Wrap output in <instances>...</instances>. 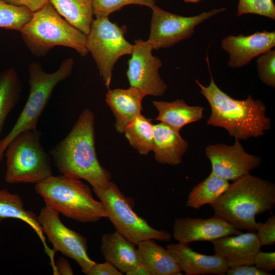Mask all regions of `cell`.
Masks as SVG:
<instances>
[{
  "label": "cell",
  "mask_w": 275,
  "mask_h": 275,
  "mask_svg": "<svg viewBox=\"0 0 275 275\" xmlns=\"http://www.w3.org/2000/svg\"><path fill=\"white\" fill-rule=\"evenodd\" d=\"M48 153L61 174L84 179L93 188H104L111 181V173L97 156L94 116L88 108L82 111L70 132Z\"/></svg>",
  "instance_id": "1"
},
{
  "label": "cell",
  "mask_w": 275,
  "mask_h": 275,
  "mask_svg": "<svg viewBox=\"0 0 275 275\" xmlns=\"http://www.w3.org/2000/svg\"><path fill=\"white\" fill-rule=\"evenodd\" d=\"M209 71L211 80L208 86L195 80L211 107L207 125L222 127L239 140L258 138L270 129L271 119L266 116L262 101L251 95L244 100L232 98L218 88Z\"/></svg>",
  "instance_id": "2"
},
{
  "label": "cell",
  "mask_w": 275,
  "mask_h": 275,
  "mask_svg": "<svg viewBox=\"0 0 275 275\" xmlns=\"http://www.w3.org/2000/svg\"><path fill=\"white\" fill-rule=\"evenodd\" d=\"M214 214L238 230L256 232V216L272 210L275 206L273 183L248 174L233 181L210 204Z\"/></svg>",
  "instance_id": "3"
},
{
  "label": "cell",
  "mask_w": 275,
  "mask_h": 275,
  "mask_svg": "<svg viewBox=\"0 0 275 275\" xmlns=\"http://www.w3.org/2000/svg\"><path fill=\"white\" fill-rule=\"evenodd\" d=\"M35 190L45 205L68 218L88 223L107 218L103 204L94 198L90 186L80 179L52 175L35 184Z\"/></svg>",
  "instance_id": "4"
},
{
  "label": "cell",
  "mask_w": 275,
  "mask_h": 275,
  "mask_svg": "<svg viewBox=\"0 0 275 275\" xmlns=\"http://www.w3.org/2000/svg\"><path fill=\"white\" fill-rule=\"evenodd\" d=\"M20 32L25 45L37 57L46 56L58 46L72 48L82 57L89 53L87 36L67 21L49 2L33 13Z\"/></svg>",
  "instance_id": "5"
},
{
  "label": "cell",
  "mask_w": 275,
  "mask_h": 275,
  "mask_svg": "<svg viewBox=\"0 0 275 275\" xmlns=\"http://www.w3.org/2000/svg\"><path fill=\"white\" fill-rule=\"evenodd\" d=\"M73 58L64 60L58 69L47 73L39 63H31L28 67L29 94L26 102L10 132L0 140V162L4 158L6 148L10 141L23 131L37 129L39 119L56 86L71 74Z\"/></svg>",
  "instance_id": "6"
},
{
  "label": "cell",
  "mask_w": 275,
  "mask_h": 275,
  "mask_svg": "<svg viewBox=\"0 0 275 275\" xmlns=\"http://www.w3.org/2000/svg\"><path fill=\"white\" fill-rule=\"evenodd\" d=\"M38 129L20 133L7 145L5 181L8 184H36L52 175V159L41 143Z\"/></svg>",
  "instance_id": "7"
},
{
  "label": "cell",
  "mask_w": 275,
  "mask_h": 275,
  "mask_svg": "<svg viewBox=\"0 0 275 275\" xmlns=\"http://www.w3.org/2000/svg\"><path fill=\"white\" fill-rule=\"evenodd\" d=\"M104 205L108 218L115 229L135 245L147 239L169 241L171 233L157 230L138 215L133 210L128 199L112 181L101 189L93 188Z\"/></svg>",
  "instance_id": "8"
},
{
  "label": "cell",
  "mask_w": 275,
  "mask_h": 275,
  "mask_svg": "<svg viewBox=\"0 0 275 275\" xmlns=\"http://www.w3.org/2000/svg\"><path fill=\"white\" fill-rule=\"evenodd\" d=\"M126 26H119L108 17L94 19L87 35V47L95 60L105 86L109 88L112 72L120 58L132 52Z\"/></svg>",
  "instance_id": "9"
},
{
  "label": "cell",
  "mask_w": 275,
  "mask_h": 275,
  "mask_svg": "<svg viewBox=\"0 0 275 275\" xmlns=\"http://www.w3.org/2000/svg\"><path fill=\"white\" fill-rule=\"evenodd\" d=\"M225 10L214 9L193 16H183L156 5L152 9L150 34L147 41L153 49L172 46L190 38L197 25Z\"/></svg>",
  "instance_id": "10"
},
{
  "label": "cell",
  "mask_w": 275,
  "mask_h": 275,
  "mask_svg": "<svg viewBox=\"0 0 275 275\" xmlns=\"http://www.w3.org/2000/svg\"><path fill=\"white\" fill-rule=\"evenodd\" d=\"M37 217L44 235L53 246V252H60L73 259L87 274L96 262L88 255L87 239L66 227L62 222L60 214L48 206L43 207Z\"/></svg>",
  "instance_id": "11"
},
{
  "label": "cell",
  "mask_w": 275,
  "mask_h": 275,
  "mask_svg": "<svg viewBox=\"0 0 275 275\" xmlns=\"http://www.w3.org/2000/svg\"><path fill=\"white\" fill-rule=\"evenodd\" d=\"M134 42L126 73L130 87L139 89L145 96L163 95L168 87L159 74L162 65L161 60L152 54L153 49L147 41L138 39Z\"/></svg>",
  "instance_id": "12"
},
{
  "label": "cell",
  "mask_w": 275,
  "mask_h": 275,
  "mask_svg": "<svg viewBox=\"0 0 275 275\" xmlns=\"http://www.w3.org/2000/svg\"><path fill=\"white\" fill-rule=\"evenodd\" d=\"M205 153L211 164V173L227 181H235L258 167L261 159L247 153L239 140L233 145H210Z\"/></svg>",
  "instance_id": "13"
},
{
  "label": "cell",
  "mask_w": 275,
  "mask_h": 275,
  "mask_svg": "<svg viewBox=\"0 0 275 275\" xmlns=\"http://www.w3.org/2000/svg\"><path fill=\"white\" fill-rule=\"evenodd\" d=\"M173 230L174 238L178 242L187 244L195 241L211 242L225 236L242 232L215 214L209 218H176Z\"/></svg>",
  "instance_id": "14"
},
{
  "label": "cell",
  "mask_w": 275,
  "mask_h": 275,
  "mask_svg": "<svg viewBox=\"0 0 275 275\" xmlns=\"http://www.w3.org/2000/svg\"><path fill=\"white\" fill-rule=\"evenodd\" d=\"M222 48L229 54L228 65L238 68L275 46V32L263 31L244 36L229 35L221 41Z\"/></svg>",
  "instance_id": "15"
},
{
  "label": "cell",
  "mask_w": 275,
  "mask_h": 275,
  "mask_svg": "<svg viewBox=\"0 0 275 275\" xmlns=\"http://www.w3.org/2000/svg\"><path fill=\"white\" fill-rule=\"evenodd\" d=\"M211 242L215 254L222 257L229 267L254 265V258L261 247L256 232L227 235Z\"/></svg>",
  "instance_id": "16"
},
{
  "label": "cell",
  "mask_w": 275,
  "mask_h": 275,
  "mask_svg": "<svg viewBox=\"0 0 275 275\" xmlns=\"http://www.w3.org/2000/svg\"><path fill=\"white\" fill-rule=\"evenodd\" d=\"M172 256L186 275H224L229 268L217 254L204 255L194 251L187 243L178 242L167 246Z\"/></svg>",
  "instance_id": "17"
},
{
  "label": "cell",
  "mask_w": 275,
  "mask_h": 275,
  "mask_svg": "<svg viewBox=\"0 0 275 275\" xmlns=\"http://www.w3.org/2000/svg\"><path fill=\"white\" fill-rule=\"evenodd\" d=\"M100 250L105 260L123 273L141 264L135 245L116 230L102 235Z\"/></svg>",
  "instance_id": "18"
},
{
  "label": "cell",
  "mask_w": 275,
  "mask_h": 275,
  "mask_svg": "<svg viewBox=\"0 0 275 275\" xmlns=\"http://www.w3.org/2000/svg\"><path fill=\"white\" fill-rule=\"evenodd\" d=\"M145 96L140 90L132 87L109 90L106 93L105 101L116 118L115 126L118 132L123 133L126 126L141 114Z\"/></svg>",
  "instance_id": "19"
},
{
  "label": "cell",
  "mask_w": 275,
  "mask_h": 275,
  "mask_svg": "<svg viewBox=\"0 0 275 275\" xmlns=\"http://www.w3.org/2000/svg\"><path fill=\"white\" fill-rule=\"evenodd\" d=\"M188 147L179 131L161 122L153 125L152 151L158 162L172 166L181 163Z\"/></svg>",
  "instance_id": "20"
},
{
  "label": "cell",
  "mask_w": 275,
  "mask_h": 275,
  "mask_svg": "<svg viewBox=\"0 0 275 275\" xmlns=\"http://www.w3.org/2000/svg\"><path fill=\"white\" fill-rule=\"evenodd\" d=\"M8 218L18 219L28 224L36 233L43 243L46 254L50 260L53 272L56 266L54 256L55 253L51 250L46 242L45 235L40 225L38 217L32 211L25 209L20 196L16 193H11L8 189H0V224Z\"/></svg>",
  "instance_id": "21"
},
{
  "label": "cell",
  "mask_w": 275,
  "mask_h": 275,
  "mask_svg": "<svg viewBox=\"0 0 275 275\" xmlns=\"http://www.w3.org/2000/svg\"><path fill=\"white\" fill-rule=\"evenodd\" d=\"M141 264L151 275L182 274L179 266L167 249L158 244L154 239H147L137 245Z\"/></svg>",
  "instance_id": "22"
},
{
  "label": "cell",
  "mask_w": 275,
  "mask_h": 275,
  "mask_svg": "<svg viewBox=\"0 0 275 275\" xmlns=\"http://www.w3.org/2000/svg\"><path fill=\"white\" fill-rule=\"evenodd\" d=\"M153 104L158 112L156 120L179 132L188 124L203 118L204 108L189 105L182 99L172 102L154 101Z\"/></svg>",
  "instance_id": "23"
},
{
  "label": "cell",
  "mask_w": 275,
  "mask_h": 275,
  "mask_svg": "<svg viewBox=\"0 0 275 275\" xmlns=\"http://www.w3.org/2000/svg\"><path fill=\"white\" fill-rule=\"evenodd\" d=\"M94 0H48L58 13L86 36L93 19Z\"/></svg>",
  "instance_id": "24"
},
{
  "label": "cell",
  "mask_w": 275,
  "mask_h": 275,
  "mask_svg": "<svg viewBox=\"0 0 275 275\" xmlns=\"http://www.w3.org/2000/svg\"><path fill=\"white\" fill-rule=\"evenodd\" d=\"M22 84L15 69L0 72V134L7 119L19 102Z\"/></svg>",
  "instance_id": "25"
},
{
  "label": "cell",
  "mask_w": 275,
  "mask_h": 275,
  "mask_svg": "<svg viewBox=\"0 0 275 275\" xmlns=\"http://www.w3.org/2000/svg\"><path fill=\"white\" fill-rule=\"evenodd\" d=\"M229 185V181L211 173L191 190L188 195L186 206L198 209L205 205H210L217 200Z\"/></svg>",
  "instance_id": "26"
},
{
  "label": "cell",
  "mask_w": 275,
  "mask_h": 275,
  "mask_svg": "<svg viewBox=\"0 0 275 275\" xmlns=\"http://www.w3.org/2000/svg\"><path fill=\"white\" fill-rule=\"evenodd\" d=\"M123 133L130 145L140 154L147 155L152 150L153 125L151 119L140 114L126 126Z\"/></svg>",
  "instance_id": "27"
},
{
  "label": "cell",
  "mask_w": 275,
  "mask_h": 275,
  "mask_svg": "<svg viewBox=\"0 0 275 275\" xmlns=\"http://www.w3.org/2000/svg\"><path fill=\"white\" fill-rule=\"evenodd\" d=\"M33 12L28 8L0 0V28L20 31L31 20Z\"/></svg>",
  "instance_id": "28"
},
{
  "label": "cell",
  "mask_w": 275,
  "mask_h": 275,
  "mask_svg": "<svg viewBox=\"0 0 275 275\" xmlns=\"http://www.w3.org/2000/svg\"><path fill=\"white\" fill-rule=\"evenodd\" d=\"M128 5L144 6L152 9L156 3L155 0H94L93 15L96 18L108 17L112 13Z\"/></svg>",
  "instance_id": "29"
},
{
  "label": "cell",
  "mask_w": 275,
  "mask_h": 275,
  "mask_svg": "<svg viewBox=\"0 0 275 275\" xmlns=\"http://www.w3.org/2000/svg\"><path fill=\"white\" fill-rule=\"evenodd\" d=\"M253 14L275 19L273 0H238L236 15Z\"/></svg>",
  "instance_id": "30"
},
{
  "label": "cell",
  "mask_w": 275,
  "mask_h": 275,
  "mask_svg": "<svg viewBox=\"0 0 275 275\" xmlns=\"http://www.w3.org/2000/svg\"><path fill=\"white\" fill-rule=\"evenodd\" d=\"M258 74L266 85L275 87V50L270 49L257 57Z\"/></svg>",
  "instance_id": "31"
},
{
  "label": "cell",
  "mask_w": 275,
  "mask_h": 275,
  "mask_svg": "<svg viewBox=\"0 0 275 275\" xmlns=\"http://www.w3.org/2000/svg\"><path fill=\"white\" fill-rule=\"evenodd\" d=\"M256 231L261 246L273 245L275 243V215L270 216L265 223H259Z\"/></svg>",
  "instance_id": "32"
},
{
  "label": "cell",
  "mask_w": 275,
  "mask_h": 275,
  "mask_svg": "<svg viewBox=\"0 0 275 275\" xmlns=\"http://www.w3.org/2000/svg\"><path fill=\"white\" fill-rule=\"evenodd\" d=\"M254 265L259 270L269 273L275 269V252H264L261 250L256 255Z\"/></svg>",
  "instance_id": "33"
},
{
  "label": "cell",
  "mask_w": 275,
  "mask_h": 275,
  "mask_svg": "<svg viewBox=\"0 0 275 275\" xmlns=\"http://www.w3.org/2000/svg\"><path fill=\"white\" fill-rule=\"evenodd\" d=\"M123 273L108 261L96 264L92 267L87 275H122Z\"/></svg>",
  "instance_id": "34"
},
{
  "label": "cell",
  "mask_w": 275,
  "mask_h": 275,
  "mask_svg": "<svg viewBox=\"0 0 275 275\" xmlns=\"http://www.w3.org/2000/svg\"><path fill=\"white\" fill-rule=\"evenodd\" d=\"M228 275H269L270 274L258 269L253 265H240L229 267Z\"/></svg>",
  "instance_id": "35"
},
{
  "label": "cell",
  "mask_w": 275,
  "mask_h": 275,
  "mask_svg": "<svg viewBox=\"0 0 275 275\" xmlns=\"http://www.w3.org/2000/svg\"><path fill=\"white\" fill-rule=\"evenodd\" d=\"M7 3L13 5L24 7L32 12L41 9L48 3V0H3Z\"/></svg>",
  "instance_id": "36"
},
{
  "label": "cell",
  "mask_w": 275,
  "mask_h": 275,
  "mask_svg": "<svg viewBox=\"0 0 275 275\" xmlns=\"http://www.w3.org/2000/svg\"><path fill=\"white\" fill-rule=\"evenodd\" d=\"M55 275H72L74 274L70 263L64 257H60L55 262Z\"/></svg>",
  "instance_id": "37"
},
{
  "label": "cell",
  "mask_w": 275,
  "mask_h": 275,
  "mask_svg": "<svg viewBox=\"0 0 275 275\" xmlns=\"http://www.w3.org/2000/svg\"><path fill=\"white\" fill-rule=\"evenodd\" d=\"M127 275H151L149 269L143 264L138 266L126 273Z\"/></svg>",
  "instance_id": "38"
},
{
  "label": "cell",
  "mask_w": 275,
  "mask_h": 275,
  "mask_svg": "<svg viewBox=\"0 0 275 275\" xmlns=\"http://www.w3.org/2000/svg\"><path fill=\"white\" fill-rule=\"evenodd\" d=\"M203 0H184L186 3H197Z\"/></svg>",
  "instance_id": "39"
}]
</instances>
